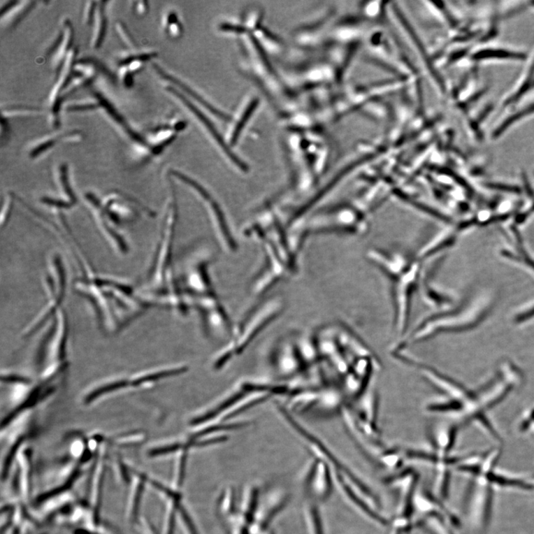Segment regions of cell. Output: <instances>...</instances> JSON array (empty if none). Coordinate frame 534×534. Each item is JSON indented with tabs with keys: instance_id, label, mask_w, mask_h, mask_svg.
Here are the masks:
<instances>
[{
	"instance_id": "8fae6325",
	"label": "cell",
	"mask_w": 534,
	"mask_h": 534,
	"mask_svg": "<svg viewBox=\"0 0 534 534\" xmlns=\"http://www.w3.org/2000/svg\"><path fill=\"white\" fill-rule=\"evenodd\" d=\"M32 1H8L1 7L2 25L11 28L17 25L34 7Z\"/></svg>"
},
{
	"instance_id": "30bf717a",
	"label": "cell",
	"mask_w": 534,
	"mask_h": 534,
	"mask_svg": "<svg viewBox=\"0 0 534 534\" xmlns=\"http://www.w3.org/2000/svg\"><path fill=\"white\" fill-rule=\"evenodd\" d=\"M74 28L68 19H65L63 22V30L59 38L54 45L52 52V65L58 69L62 67L64 59L72 50L73 41H74Z\"/></svg>"
},
{
	"instance_id": "7a4b0ae2",
	"label": "cell",
	"mask_w": 534,
	"mask_h": 534,
	"mask_svg": "<svg viewBox=\"0 0 534 534\" xmlns=\"http://www.w3.org/2000/svg\"><path fill=\"white\" fill-rule=\"evenodd\" d=\"M371 261L387 273L393 284L395 307V327L400 335L407 329L411 299L419 281V265L403 254L380 250L369 254Z\"/></svg>"
},
{
	"instance_id": "d6986e66",
	"label": "cell",
	"mask_w": 534,
	"mask_h": 534,
	"mask_svg": "<svg viewBox=\"0 0 534 534\" xmlns=\"http://www.w3.org/2000/svg\"><path fill=\"white\" fill-rule=\"evenodd\" d=\"M156 56L154 52H145V53H131L129 55H124L119 58V64L122 66H127L131 62L135 60H141V62H147L152 57Z\"/></svg>"
},
{
	"instance_id": "277c9868",
	"label": "cell",
	"mask_w": 534,
	"mask_h": 534,
	"mask_svg": "<svg viewBox=\"0 0 534 534\" xmlns=\"http://www.w3.org/2000/svg\"><path fill=\"white\" fill-rule=\"evenodd\" d=\"M528 57L524 51L488 43L473 48L469 55L470 62L475 64L489 62H526Z\"/></svg>"
},
{
	"instance_id": "44dd1931",
	"label": "cell",
	"mask_w": 534,
	"mask_h": 534,
	"mask_svg": "<svg viewBox=\"0 0 534 534\" xmlns=\"http://www.w3.org/2000/svg\"><path fill=\"white\" fill-rule=\"evenodd\" d=\"M533 319H534V305L517 313L514 317V322L517 325H523Z\"/></svg>"
},
{
	"instance_id": "ba28073f",
	"label": "cell",
	"mask_w": 534,
	"mask_h": 534,
	"mask_svg": "<svg viewBox=\"0 0 534 534\" xmlns=\"http://www.w3.org/2000/svg\"><path fill=\"white\" fill-rule=\"evenodd\" d=\"M130 490L128 496L126 516L129 521L136 524L140 517V507L145 485L147 484V476L143 472L131 468Z\"/></svg>"
},
{
	"instance_id": "f546056e",
	"label": "cell",
	"mask_w": 534,
	"mask_h": 534,
	"mask_svg": "<svg viewBox=\"0 0 534 534\" xmlns=\"http://www.w3.org/2000/svg\"><path fill=\"white\" fill-rule=\"evenodd\" d=\"M528 6L529 8H531V9L534 10V2H531L529 6H528Z\"/></svg>"
},
{
	"instance_id": "2e32d148",
	"label": "cell",
	"mask_w": 534,
	"mask_h": 534,
	"mask_svg": "<svg viewBox=\"0 0 534 534\" xmlns=\"http://www.w3.org/2000/svg\"><path fill=\"white\" fill-rule=\"evenodd\" d=\"M115 31L120 41H122L129 50H136L137 44L136 41L132 38L131 33L124 22L121 21L116 22Z\"/></svg>"
},
{
	"instance_id": "4fadbf2b",
	"label": "cell",
	"mask_w": 534,
	"mask_h": 534,
	"mask_svg": "<svg viewBox=\"0 0 534 534\" xmlns=\"http://www.w3.org/2000/svg\"><path fill=\"white\" fill-rule=\"evenodd\" d=\"M154 68H155V71L157 73V75H159L163 79L168 82H173V84L175 85V86L180 87V89H183L184 91H185L187 94H189L192 96V98H193L194 99H196L198 102H199V103L202 104L205 108L209 109V110L212 114L215 115L217 117H219L222 118L224 120H229V117L226 115H224L221 112L218 111L217 109L214 108L212 106L209 104L208 102H205V101L203 100L202 98H201V96H199L196 92H193L192 89H189L183 82H181L180 80L175 79L174 77L169 75L161 68L157 66V65L155 64L154 65Z\"/></svg>"
},
{
	"instance_id": "ac0fdd59",
	"label": "cell",
	"mask_w": 534,
	"mask_h": 534,
	"mask_svg": "<svg viewBox=\"0 0 534 534\" xmlns=\"http://www.w3.org/2000/svg\"><path fill=\"white\" fill-rule=\"evenodd\" d=\"M101 101L98 98V100L95 101H86L82 102H78L68 105L66 107L67 112H84L92 111L94 109L101 108Z\"/></svg>"
},
{
	"instance_id": "8992f818",
	"label": "cell",
	"mask_w": 534,
	"mask_h": 534,
	"mask_svg": "<svg viewBox=\"0 0 534 534\" xmlns=\"http://www.w3.org/2000/svg\"><path fill=\"white\" fill-rule=\"evenodd\" d=\"M517 107L508 109V113L498 120L491 131L492 140H499L510 130L534 115V99L519 103Z\"/></svg>"
},
{
	"instance_id": "cb8c5ba5",
	"label": "cell",
	"mask_w": 534,
	"mask_h": 534,
	"mask_svg": "<svg viewBox=\"0 0 534 534\" xmlns=\"http://www.w3.org/2000/svg\"><path fill=\"white\" fill-rule=\"evenodd\" d=\"M119 78L121 82L127 88H130L133 85V74L126 66H120L119 69Z\"/></svg>"
},
{
	"instance_id": "603a6c76",
	"label": "cell",
	"mask_w": 534,
	"mask_h": 534,
	"mask_svg": "<svg viewBox=\"0 0 534 534\" xmlns=\"http://www.w3.org/2000/svg\"><path fill=\"white\" fill-rule=\"evenodd\" d=\"M138 534H157L147 519L139 517L136 523Z\"/></svg>"
},
{
	"instance_id": "9c48e42d",
	"label": "cell",
	"mask_w": 534,
	"mask_h": 534,
	"mask_svg": "<svg viewBox=\"0 0 534 534\" xmlns=\"http://www.w3.org/2000/svg\"><path fill=\"white\" fill-rule=\"evenodd\" d=\"M95 196L91 193L87 195V201L90 203V208L96 223H98L103 233L108 238L109 240L114 243L115 247L119 249L120 252L126 253L128 251L126 241L117 233L114 225L108 220V218L104 213L100 201Z\"/></svg>"
},
{
	"instance_id": "f1b7e54d",
	"label": "cell",
	"mask_w": 534,
	"mask_h": 534,
	"mask_svg": "<svg viewBox=\"0 0 534 534\" xmlns=\"http://www.w3.org/2000/svg\"><path fill=\"white\" fill-rule=\"evenodd\" d=\"M143 64H144V62H141V60H135V62H131V63L127 64L126 66L134 75L142 69Z\"/></svg>"
},
{
	"instance_id": "5b68a950",
	"label": "cell",
	"mask_w": 534,
	"mask_h": 534,
	"mask_svg": "<svg viewBox=\"0 0 534 534\" xmlns=\"http://www.w3.org/2000/svg\"><path fill=\"white\" fill-rule=\"evenodd\" d=\"M526 62V66L521 71L514 86L506 94L502 101L501 108L503 110H508L520 103L534 87V50Z\"/></svg>"
},
{
	"instance_id": "7c38bea8",
	"label": "cell",
	"mask_w": 534,
	"mask_h": 534,
	"mask_svg": "<svg viewBox=\"0 0 534 534\" xmlns=\"http://www.w3.org/2000/svg\"><path fill=\"white\" fill-rule=\"evenodd\" d=\"M107 29V20L103 5L96 8L94 19L93 21V32L91 40V46L94 50H99L103 43Z\"/></svg>"
},
{
	"instance_id": "6da1fadb",
	"label": "cell",
	"mask_w": 534,
	"mask_h": 534,
	"mask_svg": "<svg viewBox=\"0 0 534 534\" xmlns=\"http://www.w3.org/2000/svg\"><path fill=\"white\" fill-rule=\"evenodd\" d=\"M502 449L495 447L480 454L463 456L454 470L468 479L463 512L470 528L484 533L490 528L496 496L500 491H534V479L498 468Z\"/></svg>"
},
{
	"instance_id": "5bb4252c",
	"label": "cell",
	"mask_w": 534,
	"mask_h": 534,
	"mask_svg": "<svg viewBox=\"0 0 534 534\" xmlns=\"http://www.w3.org/2000/svg\"><path fill=\"white\" fill-rule=\"evenodd\" d=\"M59 138H62V136H52L36 141L29 151V156L31 159H36V157L41 156L43 153L54 147Z\"/></svg>"
},
{
	"instance_id": "484cf974",
	"label": "cell",
	"mask_w": 534,
	"mask_h": 534,
	"mask_svg": "<svg viewBox=\"0 0 534 534\" xmlns=\"http://www.w3.org/2000/svg\"><path fill=\"white\" fill-rule=\"evenodd\" d=\"M99 534H120L116 528L107 521H101L99 529Z\"/></svg>"
},
{
	"instance_id": "3957f363",
	"label": "cell",
	"mask_w": 534,
	"mask_h": 534,
	"mask_svg": "<svg viewBox=\"0 0 534 534\" xmlns=\"http://www.w3.org/2000/svg\"><path fill=\"white\" fill-rule=\"evenodd\" d=\"M186 185L193 192L199 199L203 203L206 211L209 214L213 225L216 236L221 245L229 252H233L237 249L236 239L233 233V229L227 222L225 212L222 210L221 205L212 197L211 192L201 185L198 181L194 180L185 175L175 173Z\"/></svg>"
},
{
	"instance_id": "9a60e30c",
	"label": "cell",
	"mask_w": 534,
	"mask_h": 534,
	"mask_svg": "<svg viewBox=\"0 0 534 534\" xmlns=\"http://www.w3.org/2000/svg\"><path fill=\"white\" fill-rule=\"evenodd\" d=\"M41 109L27 106H13L3 109V118H10L21 116H33L41 114Z\"/></svg>"
},
{
	"instance_id": "83f0119b",
	"label": "cell",
	"mask_w": 534,
	"mask_h": 534,
	"mask_svg": "<svg viewBox=\"0 0 534 534\" xmlns=\"http://www.w3.org/2000/svg\"><path fill=\"white\" fill-rule=\"evenodd\" d=\"M11 196H8L6 204L3 206V213H2V226H3L6 223V221L8 219V215L11 210Z\"/></svg>"
},
{
	"instance_id": "4316f807",
	"label": "cell",
	"mask_w": 534,
	"mask_h": 534,
	"mask_svg": "<svg viewBox=\"0 0 534 534\" xmlns=\"http://www.w3.org/2000/svg\"><path fill=\"white\" fill-rule=\"evenodd\" d=\"M148 9V4L145 1L136 2L135 6H134V10H135L136 14L139 16H143L147 14Z\"/></svg>"
},
{
	"instance_id": "d4e9b609",
	"label": "cell",
	"mask_w": 534,
	"mask_h": 534,
	"mask_svg": "<svg viewBox=\"0 0 534 534\" xmlns=\"http://www.w3.org/2000/svg\"><path fill=\"white\" fill-rule=\"evenodd\" d=\"M488 187L493 189L500 190L507 192L519 193L520 189L515 186H508L499 184H489Z\"/></svg>"
},
{
	"instance_id": "52a82bcc",
	"label": "cell",
	"mask_w": 534,
	"mask_h": 534,
	"mask_svg": "<svg viewBox=\"0 0 534 534\" xmlns=\"http://www.w3.org/2000/svg\"><path fill=\"white\" fill-rule=\"evenodd\" d=\"M167 91L171 94H173L176 98L179 99L182 103H185L187 106L190 109L194 115L198 117L199 120L203 124L205 128L209 130L210 135L215 138L218 145H221L223 152L226 154L228 159L242 172H247L248 167L245 162L241 161L238 157H237L233 151L230 150L228 145L226 144L224 140L222 137V135L218 132L217 129L212 124L211 121L208 119L203 113H201L199 109L194 106L187 99L185 98L180 92L176 91L174 88L167 87Z\"/></svg>"
},
{
	"instance_id": "ffe728a7",
	"label": "cell",
	"mask_w": 534,
	"mask_h": 534,
	"mask_svg": "<svg viewBox=\"0 0 534 534\" xmlns=\"http://www.w3.org/2000/svg\"><path fill=\"white\" fill-rule=\"evenodd\" d=\"M534 426V405L528 410L523 417H521L519 430L521 433H526L531 431Z\"/></svg>"
},
{
	"instance_id": "e0dca14e",
	"label": "cell",
	"mask_w": 534,
	"mask_h": 534,
	"mask_svg": "<svg viewBox=\"0 0 534 534\" xmlns=\"http://www.w3.org/2000/svg\"><path fill=\"white\" fill-rule=\"evenodd\" d=\"M258 103L259 102L257 100L252 101L250 105L247 108L245 114L243 115V116L240 117V120H239V122L235 128L233 134V138L231 139V143L233 144L236 143L237 141L243 127L245 126L249 120V117H250L253 111L254 110V108L257 107Z\"/></svg>"
},
{
	"instance_id": "4dcf8cb0",
	"label": "cell",
	"mask_w": 534,
	"mask_h": 534,
	"mask_svg": "<svg viewBox=\"0 0 534 534\" xmlns=\"http://www.w3.org/2000/svg\"><path fill=\"white\" fill-rule=\"evenodd\" d=\"M531 431H534V426L532 427Z\"/></svg>"
},
{
	"instance_id": "7402d4cb",
	"label": "cell",
	"mask_w": 534,
	"mask_h": 534,
	"mask_svg": "<svg viewBox=\"0 0 534 534\" xmlns=\"http://www.w3.org/2000/svg\"><path fill=\"white\" fill-rule=\"evenodd\" d=\"M98 6V3L94 1H89L87 3L86 6H85L83 12V22L85 25L89 26L93 23Z\"/></svg>"
}]
</instances>
